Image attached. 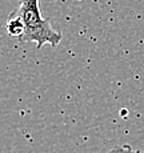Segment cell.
Wrapping results in <instances>:
<instances>
[{
	"mask_svg": "<svg viewBox=\"0 0 144 153\" xmlns=\"http://www.w3.org/2000/svg\"><path fill=\"white\" fill-rule=\"evenodd\" d=\"M16 13L23 20V24L25 27V33L22 42L36 43L37 49L43 48L46 44L51 45L52 48L60 44L63 36L52 27L48 19L43 17L39 0H20Z\"/></svg>",
	"mask_w": 144,
	"mask_h": 153,
	"instance_id": "1",
	"label": "cell"
},
{
	"mask_svg": "<svg viewBox=\"0 0 144 153\" xmlns=\"http://www.w3.org/2000/svg\"><path fill=\"white\" fill-rule=\"evenodd\" d=\"M5 29H7V33L11 37H17L20 40L23 39V36L25 33V27L23 24V20L16 13V11L8 16L7 23H5Z\"/></svg>",
	"mask_w": 144,
	"mask_h": 153,
	"instance_id": "2",
	"label": "cell"
},
{
	"mask_svg": "<svg viewBox=\"0 0 144 153\" xmlns=\"http://www.w3.org/2000/svg\"><path fill=\"white\" fill-rule=\"evenodd\" d=\"M105 153H144V151H137V149H134L130 145H120L115 146V148H112L111 151Z\"/></svg>",
	"mask_w": 144,
	"mask_h": 153,
	"instance_id": "3",
	"label": "cell"
}]
</instances>
